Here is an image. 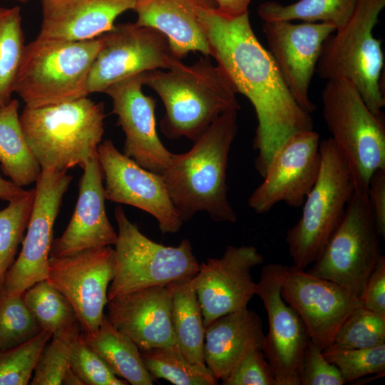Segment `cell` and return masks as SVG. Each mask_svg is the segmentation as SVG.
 I'll use <instances>...</instances> for the list:
<instances>
[{"instance_id":"4316f807","label":"cell","mask_w":385,"mask_h":385,"mask_svg":"<svg viewBox=\"0 0 385 385\" xmlns=\"http://www.w3.org/2000/svg\"><path fill=\"white\" fill-rule=\"evenodd\" d=\"M82 340L98 354L111 371L132 385H152L155 379L148 372L137 346L117 329L104 315L97 331L81 332Z\"/></svg>"},{"instance_id":"d6986e66","label":"cell","mask_w":385,"mask_h":385,"mask_svg":"<svg viewBox=\"0 0 385 385\" xmlns=\"http://www.w3.org/2000/svg\"><path fill=\"white\" fill-rule=\"evenodd\" d=\"M263 262L253 245H228L221 257L200 264L195 284L205 328L220 317L247 307L255 294L251 271Z\"/></svg>"},{"instance_id":"bcb514c9","label":"cell","mask_w":385,"mask_h":385,"mask_svg":"<svg viewBox=\"0 0 385 385\" xmlns=\"http://www.w3.org/2000/svg\"><path fill=\"white\" fill-rule=\"evenodd\" d=\"M17 1H19V2H21V3H26L29 0H16Z\"/></svg>"},{"instance_id":"83f0119b","label":"cell","mask_w":385,"mask_h":385,"mask_svg":"<svg viewBox=\"0 0 385 385\" xmlns=\"http://www.w3.org/2000/svg\"><path fill=\"white\" fill-rule=\"evenodd\" d=\"M19 102L12 99L0 109V166L12 183L24 187L36 183L41 168L24 134Z\"/></svg>"},{"instance_id":"4fadbf2b","label":"cell","mask_w":385,"mask_h":385,"mask_svg":"<svg viewBox=\"0 0 385 385\" xmlns=\"http://www.w3.org/2000/svg\"><path fill=\"white\" fill-rule=\"evenodd\" d=\"M114 267L111 246L49 257L46 279L71 303L81 332L93 333L101 325Z\"/></svg>"},{"instance_id":"60d3db41","label":"cell","mask_w":385,"mask_h":385,"mask_svg":"<svg viewBox=\"0 0 385 385\" xmlns=\"http://www.w3.org/2000/svg\"><path fill=\"white\" fill-rule=\"evenodd\" d=\"M300 385H343L337 366L324 356L322 350L310 339L306 346L299 374Z\"/></svg>"},{"instance_id":"ab89813d","label":"cell","mask_w":385,"mask_h":385,"mask_svg":"<svg viewBox=\"0 0 385 385\" xmlns=\"http://www.w3.org/2000/svg\"><path fill=\"white\" fill-rule=\"evenodd\" d=\"M223 385H276L272 369L262 349H250L222 381Z\"/></svg>"},{"instance_id":"ac0fdd59","label":"cell","mask_w":385,"mask_h":385,"mask_svg":"<svg viewBox=\"0 0 385 385\" xmlns=\"http://www.w3.org/2000/svg\"><path fill=\"white\" fill-rule=\"evenodd\" d=\"M262 30L268 51L287 89L297 104L312 113L316 105L309 98V85L323 43L335 28L322 22L269 21H264Z\"/></svg>"},{"instance_id":"ffe728a7","label":"cell","mask_w":385,"mask_h":385,"mask_svg":"<svg viewBox=\"0 0 385 385\" xmlns=\"http://www.w3.org/2000/svg\"><path fill=\"white\" fill-rule=\"evenodd\" d=\"M145 73L120 81L104 93L113 103L117 124L125 135L123 153L146 170L161 175L173 153L162 143L156 130V101L143 92Z\"/></svg>"},{"instance_id":"2e32d148","label":"cell","mask_w":385,"mask_h":385,"mask_svg":"<svg viewBox=\"0 0 385 385\" xmlns=\"http://www.w3.org/2000/svg\"><path fill=\"white\" fill-rule=\"evenodd\" d=\"M97 155L105 180L106 199L140 209L158 221L162 233H176L183 220L161 175L141 167L120 152L111 140L101 142Z\"/></svg>"},{"instance_id":"7a4b0ae2","label":"cell","mask_w":385,"mask_h":385,"mask_svg":"<svg viewBox=\"0 0 385 385\" xmlns=\"http://www.w3.org/2000/svg\"><path fill=\"white\" fill-rule=\"evenodd\" d=\"M237 111L220 115L188 152L173 153L161 174L183 222L206 212L215 222H234L227 197L228 156L237 131Z\"/></svg>"},{"instance_id":"277c9868","label":"cell","mask_w":385,"mask_h":385,"mask_svg":"<svg viewBox=\"0 0 385 385\" xmlns=\"http://www.w3.org/2000/svg\"><path fill=\"white\" fill-rule=\"evenodd\" d=\"M103 104L88 96L58 104L24 106L20 122L41 170L81 168L96 152L104 133Z\"/></svg>"},{"instance_id":"ee69618b","label":"cell","mask_w":385,"mask_h":385,"mask_svg":"<svg viewBox=\"0 0 385 385\" xmlns=\"http://www.w3.org/2000/svg\"><path fill=\"white\" fill-rule=\"evenodd\" d=\"M216 9L220 13L238 16L248 13V7L252 0H214Z\"/></svg>"},{"instance_id":"1f68e13d","label":"cell","mask_w":385,"mask_h":385,"mask_svg":"<svg viewBox=\"0 0 385 385\" xmlns=\"http://www.w3.org/2000/svg\"><path fill=\"white\" fill-rule=\"evenodd\" d=\"M22 296L41 329L52 335L63 331L78 321L71 303L47 279L35 283Z\"/></svg>"},{"instance_id":"e0dca14e","label":"cell","mask_w":385,"mask_h":385,"mask_svg":"<svg viewBox=\"0 0 385 385\" xmlns=\"http://www.w3.org/2000/svg\"><path fill=\"white\" fill-rule=\"evenodd\" d=\"M319 134L313 129L299 132L277 150L252 192L249 207L256 213L268 212L278 202L301 207L315 183L321 165Z\"/></svg>"},{"instance_id":"5b68a950","label":"cell","mask_w":385,"mask_h":385,"mask_svg":"<svg viewBox=\"0 0 385 385\" xmlns=\"http://www.w3.org/2000/svg\"><path fill=\"white\" fill-rule=\"evenodd\" d=\"M100 46L99 36L87 41L36 37L25 46L14 93L30 108L88 96V78Z\"/></svg>"},{"instance_id":"6da1fadb","label":"cell","mask_w":385,"mask_h":385,"mask_svg":"<svg viewBox=\"0 0 385 385\" xmlns=\"http://www.w3.org/2000/svg\"><path fill=\"white\" fill-rule=\"evenodd\" d=\"M200 22L210 56L217 61L236 93L253 106L257 126L255 165L264 177L277 150L293 135L313 129L310 113L295 101L268 50L254 34L248 13L230 16L216 7L201 11Z\"/></svg>"},{"instance_id":"f546056e","label":"cell","mask_w":385,"mask_h":385,"mask_svg":"<svg viewBox=\"0 0 385 385\" xmlns=\"http://www.w3.org/2000/svg\"><path fill=\"white\" fill-rule=\"evenodd\" d=\"M25 46L20 8L0 6V109L12 100Z\"/></svg>"},{"instance_id":"cb8c5ba5","label":"cell","mask_w":385,"mask_h":385,"mask_svg":"<svg viewBox=\"0 0 385 385\" xmlns=\"http://www.w3.org/2000/svg\"><path fill=\"white\" fill-rule=\"evenodd\" d=\"M216 7L214 0H135L136 24L153 28L168 39L174 56L181 60L190 52L210 56L200 22L202 10Z\"/></svg>"},{"instance_id":"9a60e30c","label":"cell","mask_w":385,"mask_h":385,"mask_svg":"<svg viewBox=\"0 0 385 385\" xmlns=\"http://www.w3.org/2000/svg\"><path fill=\"white\" fill-rule=\"evenodd\" d=\"M282 265L264 266L255 285V294L263 303L269 322L262 351L272 369L276 385H300L299 374L309 337L300 317L282 296Z\"/></svg>"},{"instance_id":"7c38bea8","label":"cell","mask_w":385,"mask_h":385,"mask_svg":"<svg viewBox=\"0 0 385 385\" xmlns=\"http://www.w3.org/2000/svg\"><path fill=\"white\" fill-rule=\"evenodd\" d=\"M71 180L66 172L41 170L26 236L19 257L6 272L4 294L23 295L33 284L46 279L53 225Z\"/></svg>"},{"instance_id":"74e56055","label":"cell","mask_w":385,"mask_h":385,"mask_svg":"<svg viewBox=\"0 0 385 385\" xmlns=\"http://www.w3.org/2000/svg\"><path fill=\"white\" fill-rule=\"evenodd\" d=\"M322 352L337 366L345 384L371 374L384 375L385 344L369 349H326Z\"/></svg>"},{"instance_id":"f35d334b","label":"cell","mask_w":385,"mask_h":385,"mask_svg":"<svg viewBox=\"0 0 385 385\" xmlns=\"http://www.w3.org/2000/svg\"><path fill=\"white\" fill-rule=\"evenodd\" d=\"M70 367L84 385L128 384L111 371L103 359L82 340L80 334L73 346Z\"/></svg>"},{"instance_id":"30bf717a","label":"cell","mask_w":385,"mask_h":385,"mask_svg":"<svg viewBox=\"0 0 385 385\" xmlns=\"http://www.w3.org/2000/svg\"><path fill=\"white\" fill-rule=\"evenodd\" d=\"M367 193L354 191L339 225L307 272L331 280L361 299L382 255Z\"/></svg>"},{"instance_id":"f6af8a7d","label":"cell","mask_w":385,"mask_h":385,"mask_svg":"<svg viewBox=\"0 0 385 385\" xmlns=\"http://www.w3.org/2000/svg\"><path fill=\"white\" fill-rule=\"evenodd\" d=\"M26 192L23 188L0 176V199L9 202L23 195Z\"/></svg>"},{"instance_id":"d590c367","label":"cell","mask_w":385,"mask_h":385,"mask_svg":"<svg viewBox=\"0 0 385 385\" xmlns=\"http://www.w3.org/2000/svg\"><path fill=\"white\" fill-rule=\"evenodd\" d=\"M41 327L26 307L23 296L0 297V349L21 345L37 336Z\"/></svg>"},{"instance_id":"f1b7e54d","label":"cell","mask_w":385,"mask_h":385,"mask_svg":"<svg viewBox=\"0 0 385 385\" xmlns=\"http://www.w3.org/2000/svg\"><path fill=\"white\" fill-rule=\"evenodd\" d=\"M356 1L357 0H299L291 4L282 5L269 1L260 4L257 14L264 21H318L331 24L338 31L349 21Z\"/></svg>"},{"instance_id":"484cf974","label":"cell","mask_w":385,"mask_h":385,"mask_svg":"<svg viewBox=\"0 0 385 385\" xmlns=\"http://www.w3.org/2000/svg\"><path fill=\"white\" fill-rule=\"evenodd\" d=\"M195 276L177 279L166 286L171 297V318L175 346L191 363L207 366L203 356L205 327Z\"/></svg>"},{"instance_id":"8992f818","label":"cell","mask_w":385,"mask_h":385,"mask_svg":"<svg viewBox=\"0 0 385 385\" xmlns=\"http://www.w3.org/2000/svg\"><path fill=\"white\" fill-rule=\"evenodd\" d=\"M385 0H357L347 24L324 41L316 72L320 78H344L354 84L374 114L385 106L381 82V42L373 34Z\"/></svg>"},{"instance_id":"8fae6325","label":"cell","mask_w":385,"mask_h":385,"mask_svg":"<svg viewBox=\"0 0 385 385\" xmlns=\"http://www.w3.org/2000/svg\"><path fill=\"white\" fill-rule=\"evenodd\" d=\"M101 46L87 82L88 93H104L111 85L157 69H171L182 61L160 31L136 23L115 25L99 36Z\"/></svg>"},{"instance_id":"44dd1931","label":"cell","mask_w":385,"mask_h":385,"mask_svg":"<svg viewBox=\"0 0 385 385\" xmlns=\"http://www.w3.org/2000/svg\"><path fill=\"white\" fill-rule=\"evenodd\" d=\"M82 168L74 212L63 233L53 240L50 257L68 256L115 243L117 232L106 211L103 177L97 152Z\"/></svg>"},{"instance_id":"8d00e7d4","label":"cell","mask_w":385,"mask_h":385,"mask_svg":"<svg viewBox=\"0 0 385 385\" xmlns=\"http://www.w3.org/2000/svg\"><path fill=\"white\" fill-rule=\"evenodd\" d=\"M52 334L41 331L29 342L0 349V385L29 384L38 356Z\"/></svg>"},{"instance_id":"836d02e7","label":"cell","mask_w":385,"mask_h":385,"mask_svg":"<svg viewBox=\"0 0 385 385\" xmlns=\"http://www.w3.org/2000/svg\"><path fill=\"white\" fill-rule=\"evenodd\" d=\"M81 329L78 321L52 335L42 349L29 384L61 385L70 370L73 344Z\"/></svg>"},{"instance_id":"7bdbcfd3","label":"cell","mask_w":385,"mask_h":385,"mask_svg":"<svg viewBox=\"0 0 385 385\" xmlns=\"http://www.w3.org/2000/svg\"><path fill=\"white\" fill-rule=\"evenodd\" d=\"M367 197L377 232L385 239V168L375 170L368 183Z\"/></svg>"},{"instance_id":"52a82bcc","label":"cell","mask_w":385,"mask_h":385,"mask_svg":"<svg viewBox=\"0 0 385 385\" xmlns=\"http://www.w3.org/2000/svg\"><path fill=\"white\" fill-rule=\"evenodd\" d=\"M322 114L331 138L346 160L355 191L367 193L372 173L385 168L384 115L374 114L350 81H327Z\"/></svg>"},{"instance_id":"d4e9b609","label":"cell","mask_w":385,"mask_h":385,"mask_svg":"<svg viewBox=\"0 0 385 385\" xmlns=\"http://www.w3.org/2000/svg\"><path fill=\"white\" fill-rule=\"evenodd\" d=\"M265 338L261 318L247 307L220 317L205 328V365L222 381L250 349L262 350Z\"/></svg>"},{"instance_id":"ba28073f","label":"cell","mask_w":385,"mask_h":385,"mask_svg":"<svg viewBox=\"0 0 385 385\" xmlns=\"http://www.w3.org/2000/svg\"><path fill=\"white\" fill-rule=\"evenodd\" d=\"M320 170L285 241L293 265L305 270L319 256L355 191L348 163L331 138L320 141Z\"/></svg>"},{"instance_id":"7402d4cb","label":"cell","mask_w":385,"mask_h":385,"mask_svg":"<svg viewBox=\"0 0 385 385\" xmlns=\"http://www.w3.org/2000/svg\"><path fill=\"white\" fill-rule=\"evenodd\" d=\"M107 318L139 350L175 346L167 286L141 289L109 299Z\"/></svg>"},{"instance_id":"b9f144b4","label":"cell","mask_w":385,"mask_h":385,"mask_svg":"<svg viewBox=\"0 0 385 385\" xmlns=\"http://www.w3.org/2000/svg\"><path fill=\"white\" fill-rule=\"evenodd\" d=\"M361 300L362 306L385 318V257L381 255L365 284Z\"/></svg>"},{"instance_id":"603a6c76","label":"cell","mask_w":385,"mask_h":385,"mask_svg":"<svg viewBox=\"0 0 385 385\" xmlns=\"http://www.w3.org/2000/svg\"><path fill=\"white\" fill-rule=\"evenodd\" d=\"M42 21L37 37L91 40L111 30L115 20L133 9L135 0H41Z\"/></svg>"},{"instance_id":"9c48e42d","label":"cell","mask_w":385,"mask_h":385,"mask_svg":"<svg viewBox=\"0 0 385 385\" xmlns=\"http://www.w3.org/2000/svg\"><path fill=\"white\" fill-rule=\"evenodd\" d=\"M114 215L118 232L108 300L141 289L165 286L197 273L200 264L188 240L184 239L176 247L155 242L129 220L121 206L115 207Z\"/></svg>"},{"instance_id":"e575fe53","label":"cell","mask_w":385,"mask_h":385,"mask_svg":"<svg viewBox=\"0 0 385 385\" xmlns=\"http://www.w3.org/2000/svg\"><path fill=\"white\" fill-rule=\"evenodd\" d=\"M381 344H385V318L361 306L346 317L327 349H369Z\"/></svg>"},{"instance_id":"4dcf8cb0","label":"cell","mask_w":385,"mask_h":385,"mask_svg":"<svg viewBox=\"0 0 385 385\" xmlns=\"http://www.w3.org/2000/svg\"><path fill=\"white\" fill-rule=\"evenodd\" d=\"M143 364L156 379L175 385H215L218 380L207 366L189 361L176 346L140 350Z\"/></svg>"},{"instance_id":"3957f363","label":"cell","mask_w":385,"mask_h":385,"mask_svg":"<svg viewBox=\"0 0 385 385\" xmlns=\"http://www.w3.org/2000/svg\"><path fill=\"white\" fill-rule=\"evenodd\" d=\"M144 86L160 98L165 113L160 120L168 138L185 137L195 142L222 114L238 111L236 92L221 68L207 56L191 65L145 73Z\"/></svg>"},{"instance_id":"d6a6232c","label":"cell","mask_w":385,"mask_h":385,"mask_svg":"<svg viewBox=\"0 0 385 385\" xmlns=\"http://www.w3.org/2000/svg\"><path fill=\"white\" fill-rule=\"evenodd\" d=\"M34 196V189L26 190L0 210V297L6 272L15 260L19 245L27 227Z\"/></svg>"},{"instance_id":"5bb4252c","label":"cell","mask_w":385,"mask_h":385,"mask_svg":"<svg viewBox=\"0 0 385 385\" xmlns=\"http://www.w3.org/2000/svg\"><path fill=\"white\" fill-rule=\"evenodd\" d=\"M281 293L302 320L309 339L322 351L361 299L345 287L308 273L295 265H282Z\"/></svg>"}]
</instances>
